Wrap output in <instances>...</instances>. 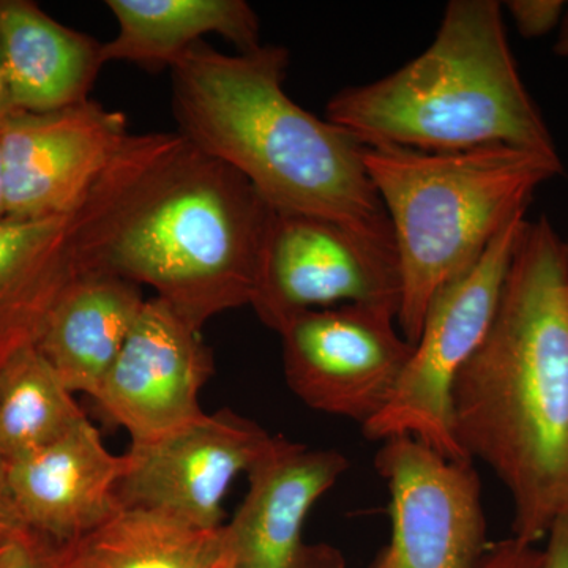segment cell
<instances>
[{
  "label": "cell",
  "mask_w": 568,
  "mask_h": 568,
  "mask_svg": "<svg viewBox=\"0 0 568 568\" xmlns=\"http://www.w3.org/2000/svg\"><path fill=\"white\" fill-rule=\"evenodd\" d=\"M375 463L390 491L392 538L372 568H476L489 545L473 462L399 435L384 440Z\"/></svg>",
  "instance_id": "cell-10"
},
{
  "label": "cell",
  "mask_w": 568,
  "mask_h": 568,
  "mask_svg": "<svg viewBox=\"0 0 568 568\" xmlns=\"http://www.w3.org/2000/svg\"><path fill=\"white\" fill-rule=\"evenodd\" d=\"M31 532L26 528L11 497L7 465L0 459V537H22Z\"/></svg>",
  "instance_id": "cell-24"
},
{
  "label": "cell",
  "mask_w": 568,
  "mask_h": 568,
  "mask_svg": "<svg viewBox=\"0 0 568 568\" xmlns=\"http://www.w3.org/2000/svg\"><path fill=\"white\" fill-rule=\"evenodd\" d=\"M544 551L545 568H568V510L549 529Z\"/></svg>",
  "instance_id": "cell-25"
},
{
  "label": "cell",
  "mask_w": 568,
  "mask_h": 568,
  "mask_svg": "<svg viewBox=\"0 0 568 568\" xmlns=\"http://www.w3.org/2000/svg\"><path fill=\"white\" fill-rule=\"evenodd\" d=\"M526 211L515 213L477 263L436 295L394 394L364 425L368 439L409 435L444 458L470 462L455 437L452 392L495 320L508 268L528 223Z\"/></svg>",
  "instance_id": "cell-7"
},
{
  "label": "cell",
  "mask_w": 568,
  "mask_h": 568,
  "mask_svg": "<svg viewBox=\"0 0 568 568\" xmlns=\"http://www.w3.org/2000/svg\"><path fill=\"white\" fill-rule=\"evenodd\" d=\"M476 568H545V551L511 537L489 545Z\"/></svg>",
  "instance_id": "cell-22"
},
{
  "label": "cell",
  "mask_w": 568,
  "mask_h": 568,
  "mask_svg": "<svg viewBox=\"0 0 568 568\" xmlns=\"http://www.w3.org/2000/svg\"><path fill=\"white\" fill-rule=\"evenodd\" d=\"M10 568H62L58 544L31 530L21 538Z\"/></svg>",
  "instance_id": "cell-23"
},
{
  "label": "cell",
  "mask_w": 568,
  "mask_h": 568,
  "mask_svg": "<svg viewBox=\"0 0 568 568\" xmlns=\"http://www.w3.org/2000/svg\"><path fill=\"white\" fill-rule=\"evenodd\" d=\"M399 294L395 257L328 220L272 211L250 304L265 327L280 334L295 316L336 304L398 315Z\"/></svg>",
  "instance_id": "cell-8"
},
{
  "label": "cell",
  "mask_w": 568,
  "mask_h": 568,
  "mask_svg": "<svg viewBox=\"0 0 568 568\" xmlns=\"http://www.w3.org/2000/svg\"><path fill=\"white\" fill-rule=\"evenodd\" d=\"M347 467L339 452L313 450L278 436L248 470V493L224 526L235 568H345L338 549L305 544L304 525Z\"/></svg>",
  "instance_id": "cell-14"
},
{
  "label": "cell",
  "mask_w": 568,
  "mask_h": 568,
  "mask_svg": "<svg viewBox=\"0 0 568 568\" xmlns=\"http://www.w3.org/2000/svg\"><path fill=\"white\" fill-rule=\"evenodd\" d=\"M58 547L62 568H235L224 525L197 528L148 508H121Z\"/></svg>",
  "instance_id": "cell-19"
},
{
  "label": "cell",
  "mask_w": 568,
  "mask_h": 568,
  "mask_svg": "<svg viewBox=\"0 0 568 568\" xmlns=\"http://www.w3.org/2000/svg\"><path fill=\"white\" fill-rule=\"evenodd\" d=\"M364 160L394 231L402 284L396 323L410 345L436 295L564 170L559 155L511 145L424 152L365 144Z\"/></svg>",
  "instance_id": "cell-5"
},
{
  "label": "cell",
  "mask_w": 568,
  "mask_h": 568,
  "mask_svg": "<svg viewBox=\"0 0 568 568\" xmlns=\"http://www.w3.org/2000/svg\"><path fill=\"white\" fill-rule=\"evenodd\" d=\"M395 323V310L377 305L295 316L280 332L287 386L313 409L368 424L414 353Z\"/></svg>",
  "instance_id": "cell-9"
},
{
  "label": "cell",
  "mask_w": 568,
  "mask_h": 568,
  "mask_svg": "<svg viewBox=\"0 0 568 568\" xmlns=\"http://www.w3.org/2000/svg\"><path fill=\"white\" fill-rule=\"evenodd\" d=\"M212 375L201 332L162 298H148L93 402L132 444L152 443L204 416L200 395Z\"/></svg>",
  "instance_id": "cell-13"
},
{
  "label": "cell",
  "mask_w": 568,
  "mask_h": 568,
  "mask_svg": "<svg viewBox=\"0 0 568 568\" xmlns=\"http://www.w3.org/2000/svg\"><path fill=\"white\" fill-rule=\"evenodd\" d=\"M22 537H0V568L11 567Z\"/></svg>",
  "instance_id": "cell-27"
},
{
  "label": "cell",
  "mask_w": 568,
  "mask_h": 568,
  "mask_svg": "<svg viewBox=\"0 0 568 568\" xmlns=\"http://www.w3.org/2000/svg\"><path fill=\"white\" fill-rule=\"evenodd\" d=\"M555 52L559 58L568 59V7L564 20L559 26V36L556 40Z\"/></svg>",
  "instance_id": "cell-28"
},
{
  "label": "cell",
  "mask_w": 568,
  "mask_h": 568,
  "mask_svg": "<svg viewBox=\"0 0 568 568\" xmlns=\"http://www.w3.org/2000/svg\"><path fill=\"white\" fill-rule=\"evenodd\" d=\"M272 211L244 175L175 130L104 248L102 274L151 286L201 332L252 304Z\"/></svg>",
  "instance_id": "cell-4"
},
{
  "label": "cell",
  "mask_w": 568,
  "mask_h": 568,
  "mask_svg": "<svg viewBox=\"0 0 568 568\" xmlns=\"http://www.w3.org/2000/svg\"><path fill=\"white\" fill-rule=\"evenodd\" d=\"M166 133L132 134L77 211L0 219V368L37 345L52 310L74 283L102 274L104 248L162 159Z\"/></svg>",
  "instance_id": "cell-6"
},
{
  "label": "cell",
  "mask_w": 568,
  "mask_h": 568,
  "mask_svg": "<svg viewBox=\"0 0 568 568\" xmlns=\"http://www.w3.org/2000/svg\"><path fill=\"white\" fill-rule=\"evenodd\" d=\"M0 58L18 111L28 112L88 102L104 65L103 43L31 0H0Z\"/></svg>",
  "instance_id": "cell-16"
},
{
  "label": "cell",
  "mask_w": 568,
  "mask_h": 568,
  "mask_svg": "<svg viewBox=\"0 0 568 568\" xmlns=\"http://www.w3.org/2000/svg\"><path fill=\"white\" fill-rule=\"evenodd\" d=\"M278 436L230 409L204 414L173 435L132 444L115 496L122 508L162 511L197 526H223V500L241 473L248 474Z\"/></svg>",
  "instance_id": "cell-12"
},
{
  "label": "cell",
  "mask_w": 568,
  "mask_h": 568,
  "mask_svg": "<svg viewBox=\"0 0 568 568\" xmlns=\"http://www.w3.org/2000/svg\"><path fill=\"white\" fill-rule=\"evenodd\" d=\"M452 418L467 458L495 470L514 537L536 545L568 510V245L526 223L481 345L459 372Z\"/></svg>",
  "instance_id": "cell-1"
},
{
  "label": "cell",
  "mask_w": 568,
  "mask_h": 568,
  "mask_svg": "<svg viewBox=\"0 0 568 568\" xmlns=\"http://www.w3.org/2000/svg\"><path fill=\"white\" fill-rule=\"evenodd\" d=\"M84 410L36 346L0 368V459L31 457L69 435Z\"/></svg>",
  "instance_id": "cell-20"
},
{
  "label": "cell",
  "mask_w": 568,
  "mask_h": 568,
  "mask_svg": "<svg viewBox=\"0 0 568 568\" xmlns=\"http://www.w3.org/2000/svg\"><path fill=\"white\" fill-rule=\"evenodd\" d=\"M287 69L290 51L278 44L237 54L194 44L171 67L178 132L244 175L276 211L339 224L396 260L364 142L295 103L284 91Z\"/></svg>",
  "instance_id": "cell-2"
},
{
  "label": "cell",
  "mask_w": 568,
  "mask_h": 568,
  "mask_svg": "<svg viewBox=\"0 0 568 568\" xmlns=\"http://www.w3.org/2000/svg\"><path fill=\"white\" fill-rule=\"evenodd\" d=\"M18 111L14 104L13 93H11L9 77H7L6 67L0 58V125Z\"/></svg>",
  "instance_id": "cell-26"
},
{
  "label": "cell",
  "mask_w": 568,
  "mask_h": 568,
  "mask_svg": "<svg viewBox=\"0 0 568 568\" xmlns=\"http://www.w3.org/2000/svg\"><path fill=\"white\" fill-rule=\"evenodd\" d=\"M130 138L125 115L91 99L62 110L14 112L0 125L6 216L77 211Z\"/></svg>",
  "instance_id": "cell-11"
},
{
  "label": "cell",
  "mask_w": 568,
  "mask_h": 568,
  "mask_svg": "<svg viewBox=\"0 0 568 568\" xmlns=\"http://www.w3.org/2000/svg\"><path fill=\"white\" fill-rule=\"evenodd\" d=\"M118 20L114 39L103 43V61L142 69H171L204 36L223 37L237 52L261 47L256 11L245 0H108Z\"/></svg>",
  "instance_id": "cell-18"
},
{
  "label": "cell",
  "mask_w": 568,
  "mask_h": 568,
  "mask_svg": "<svg viewBox=\"0 0 568 568\" xmlns=\"http://www.w3.org/2000/svg\"><path fill=\"white\" fill-rule=\"evenodd\" d=\"M506 10L525 39H540L559 28L567 3L564 0H510Z\"/></svg>",
  "instance_id": "cell-21"
},
{
  "label": "cell",
  "mask_w": 568,
  "mask_h": 568,
  "mask_svg": "<svg viewBox=\"0 0 568 568\" xmlns=\"http://www.w3.org/2000/svg\"><path fill=\"white\" fill-rule=\"evenodd\" d=\"M325 119L364 144L424 152L511 145L559 155L496 0H454L433 43L383 80L336 93Z\"/></svg>",
  "instance_id": "cell-3"
},
{
  "label": "cell",
  "mask_w": 568,
  "mask_h": 568,
  "mask_svg": "<svg viewBox=\"0 0 568 568\" xmlns=\"http://www.w3.org/2000/svg\"><path fill=\"white\" fill-rule=\"evenodd\" d=\"M123 467V455L111 454L84 418L62 439L7 465V478L26 528L63 545L121 510L115 489Z\"/></svg>",
  "instance_id": "cell-15"
},
{
  "label": "cell",
  "mask_w": 568,
  "mask_h": 568,
  "mask_svg": "<svg viewBox=\"0 0 568 568\" xmlns=\"http://www.w3.org/2000/svg\"><path fill=\"white\" fill-rule=\"evenodd\" d=\"M566 241H567V245H568V237L566 239Z\"/></svg>",
  "instance_id": "cell-30"
},
{
  "label": "cell",
  "mask_w": 568,
  "mask_h": 568,
  "mask_svg": "<svg viewBox=\"0 0 568 568\" xmlns=\"http://www.w3.org/2000/svg\"><path fill=\"white\" fill-rule=\"evenodd\" d=\"M145 301L122 276H84L52 310L36 347L70 392L95 398Z\"/></svg>",
  "instance_id": "cell-17"
},
{
  "label": "cell",
  "mask_w": 568,
  "mask_h": 568,
  "mask_svg": "<svg viewBox=\"0 0 568 568\" xmlns=\"http://www.w3.org/2000/svg\"><path fill=\"white\" fill-rule=\"evenodd\" d=\"M6 213V186H3L2 160H0V219H3Z\"/></svg>",
  "instance_id": "cell-29"
}]
</instances>
